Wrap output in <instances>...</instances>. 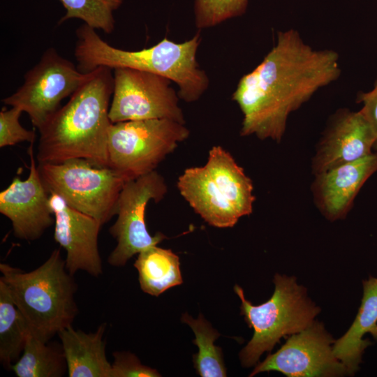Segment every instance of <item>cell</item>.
Wrapping results in <instances>:
<instances>
[{
  "mask_svg": "<svg viewBox=\"0 0 377 377\" xmlns=\"http://www.w3.org/2000/svg\"><path fill=\"white\" fill-rule=\"evenodd\" d=\"M182 321L192 329L195 338L193 343L198 348L193 355V366L202 377H225L227 376L222 350L214 344L219 333L204 318L201 313L197 319L184 313Z\"/></svg>",
  "mask_w": 377,
  "mask_h": 377,
  "instance_id": "obj_22",
  "label": "cell"
},
{
  "mask_svg": "<svg viewBox=\"0 0 377 377\" xmlns=\"http://www.w3.org/2000/svg\"><path fill=\"white\" fill-rule=\"evenodd\" d=\"M114 361L111 364L110 377H158L161 374L155 369L142 364L133 353L117 351L112 353Z\"/></svg>",
  "mask_w": 377,
  "mask_h": 377,
  "instance_id": "obj_26",
  "label": "cell"
},
{
  "mask_svg": "<svg viewBox=\"0 0 377 377\" xmlns=\"http://www.w3.org/2000/svg\"><path fill=\"white\" fill-rule=\"evenodd\" d=\"M182 196L208 224L232 228L253 211L251 179L221 146L209 151L206 164L186 169L177 180Z\"/></svg>",
  "mask_w": 377,
  "mask_h": 377,
  "instance_id": "obj_5",
  "label": "cell"
},
{
  "mask_svg": "<svg viewBox=\"0 0 377 377\" xmlns=\"http://www.w3.org/2000/svg\"><path fill=\"white\" fill-rule=\"evenodd\" d=\"M110 68L99 66L38 130V163L84 158L109 167L108 140L114 77Z\"/></svg>",
  "mask_w": 377,
  "mask_h": 377,
  "instance_id": "obj_2",
  "label": "cell"
},
{
  "mask_svg": "<svg viewBox=\"0 0 377 377\" xmlns=\"http://www.w3.org/2000/svg\"><path fill=\"white\" fill-rule=\"evenodd\" d=\"M341 71L335 51L313 49L296 30L279 31L275 45L232 95L243 114L240 135L279 142L289 114Z\"/></svg>",
  "mask_w": 377,
  "mask_h": 377,
  "instance_id": "obj_1",
  "label": "cell"
},
{
  "mask_svg": "<svg viewBox=\"0 0 377 377\" xmlns=\"http://www.w3.org/2000/svg\"><path fill=\"white\" fill-rule=\"evenodd\" d=\"M377 171V153L315 175L314 202L329 221L344 219L365 182Z\"/></svg>",
  "mask_w": 377,
  "mask_h": 377,
  "instance_id": "obj_16",
  "label": "cell"
},
{
  "mask_svg": "<svg viewBox=\"0 0 377 377\" xmlns=\"http://www.w3.org/2000/svg\"><path fill=\"white\" fill-rule=\"evenodd\" d=\"M114 70V88L109 109L112 123L168 119L185 124L178 92L171 80L155 73L130 68Z\"/></svg>",
  "mask_w": 377,
  "mask_h": 377,
  "instance_id": "obj_11",
  "label": "cell"
},
{
  "mask_svg": "<svg viewBox=\"0 0 377 377\" xmlns=\"http://www.w3.org/2000/svg\"><path fill=\"white\" fill-rule=\"evenodd\" d=\"M22 110L16 106L2 108L0 112V147L13 146L22 142L34 143L36 133L24 128L20 123Z\"/></svg>",
  "mask_w": 377,
  "mask_h": 377,
  "instance_id": "obj_25",
  "label": "cell"
},
{
  "mask_svg": "<svg viewBox=\"0 0 377 377\" xmlns=\"http://www.w3.org/2000/svg\"><path fill=\"white\" fill-rule=\"evenodd\" d=\"M66 9L65 15L59 20L60 24L68 20L79 19L94 29L111 34L114 29V12L123 0H59Z\"/></svg>",
  "mask_w": 377,
  "mask_h": 377,
  "instance_id": "obj_23",
  "label": "cell"
},
{
  "mask_svg": "<svg viewBox=\"0 0 377 377\" xmlns=\"http://www.w3.org/2000/svg\"><path fill=\"white\" fill-rule=\"evenodd\" d=\"M95 30L85 24L76 30L74 54L81 72L105 66L155 73L174 82L179 87V98L188 103L198 100L208 88V77L196 60L201 40L199 34L183 43L165 37L151 47L128 51L111 46Z\"/></svg>",
  "mask_w": 377,
  "mask_h": 377,
  "instance_id": "obj_3",
  "label": "cell"
},
{
  "mask_svg": "<svg viewBox=\"0 0 377 377\" xmlns=\"http://www.w3.org/2000/svg\"><path fill=\"white\" fill-rule=\"evenodd\" d=\"M359 102L362 103L360 110L372 128L376 141L374 149L377 150V80L374 88L364 93H361L358 97Z\"/></svg>",
  "mask_w": 377,
  "mask_h": 377,
  "instance_id": "obj_27",
  "label": "cell"
},
{
  "mask_svg": "<svg viewBox=\"0 0 377 377\" xmlns=\"http://www.w3.org/2000/svg\"><path fill=\"white\" fill-rule=\"evenodd\" d=\"M29 174L27 179L15 177L0 193V213L12 223L13 235L31 242L39 239L53 223L50 193L44 186L34 156V143L28 148Z\"/></svg>",
  "mask_w": 377,
  "mask_h": 377,
  "instance_id": "obj_13",
  "label": "cell"
},
{
  "mask_svg": "<svg viewBox=\"0 0 377 377\" xmlns=\"http://www.w3.org/2000/svg\"><path fill=\"white\" fill-rule=\"evenodd\" d=\"M89 73L81 72L54 47L47 49L39 61L24 76L22 86L1 100L5 105L20 108L38 130L61 107L85 81Z\"/></svg>",
  "mask_w": 377,
  "mask_h": 377,
  "instance_id": "obj_9",
  "label": "cell"
},
{
  "mask_svg": "<svg viewBox=\"0 0 377 377\" xmlns=\"http://www.w3.org/2000/svg\"><path fill=\"white\" fill-rule=\"evenodd\" d=\"M376 138L360 111L339 110L330 120L312 160L317 175L372 154Z\"/></svg>",
  "mask_w": 377,
  "mask_h": 377,
  "instance_id": "obj_15",
  "label": "cell"
},
{
  "mask_svg": "<svg viewBox=\"0 0 377 377\" xmlns=\"http://www.w3.org/2000/svg\"><path fill=\"white\" fill-rule=\"evenodd\" d=\"M195 23L198 29L216 26L246 11L248 0H193Z\"/></svg>",
  "mask_w": 377,
  "mask_h": 377,
  "instance_id": "obj_24",
  "label": "cell"
},
{
  "mask_svg": "<svg viewBox=\"0 0 377 377\" xmlns=\"http://www.w3.org/2000/svg\"><path fill=\"white\" fill-rule=\"evenodd\" d=\"M189 130L168 119H151L112 123L108 133V166L126 181L155 170Z\"/></svg>",
  "mask_w": 377,
  "mask_h": 377,
  "instance_id": "obj_7",
  "label": "cell"
},
{
  "mask_svg": "<svg viewBox=\"0 0 377 377\" xmlns=\"http://www.w3.org/2000/svg\"><path fill=\"white\" fill-rule=\"evenodd\" d=\"M47 191L61 197L73 209L101 226L116 215L119 193L126 182L110 167L96 166L84 158L38 163Z\"/></svg>",
  "mask_w": 377,
  "mask_h": 377,
  "instance_id": "obj_8",
  "label": "cell"
},
{
  "mask_svg": "<svg viewBox=\"0 0 377 377\" xmlns=\"http://www.w3.org/2000/svg\"><path fill=\"white\" fill-rule=\"evenodd\" d=\"M105 329L106 323H102L95 332L76 330L72 325L59 332L69 377H110L112 366L103 339Z\"/></svg>",
  "mask_w": 377,
  "mask_h": 377,
  "instance_id": "obj_18",
  "label": "cell"
},
{
  "mask_svg": "<svg viewBox=\"0 0 377 377\" xmlns=\"http://www.w3.org/2000/svg\"><path fill=\"white\" fill-rule=\"evenodd\" d=\"M363 294L356 317L346 333L333 343L335 357L345 367L348 376L359 369L365 349L372 343L363 337L370 333L377 341V278L362 281Z\"/></svg>",
  "mask_w": 377,
  "mask_h": 377,
  "instance_id": "obj_17",
  "label": "cell"
},
{
  "mask_svg": "<svg viewBox=\"0 0 377 377\" xmlns=\"http://www.w3.org/2000/svg\"><path fill=\"white\" fill-rule=\"evenodd\" d=\"M134 267L142 290L152 296L183 283L179 257L170 249L150 246L138 253Z\"/></svg>",
  "mask_w": 377,
  "mask_h": 377,
  "instance_id": "obj_19",
  "label": "cell"
},
{
  "mask_svg": "<svg viewBox=\"0 0 377 377\" xmlns=\"http://www.w3.org/2000/svg\"><path fill=\"white\" fill-rule=\"evenodd\" d=\"M274 291L271 298L260 305H253L244 297L238 285L234 290L242 304L241 314L253 329V335L240 351L242 366L252 367L265 352H270L280 339L300 332L309 326L320 312L307 295V290L299 285L295 276L276 274Z\"/></svg>",
  "mask_w": 377,
  "mask_h": 377,
  "instance_id": "obj_6",
  "label": "cell"
},
{
  "mask_svg": "<svg viewBox=\"0 0 377 377\" xmlns=\"http://www.w3.org/2000/svg\"><path fill=\"white\" fill-rule=\"evenodd\" d=\"M54 217V240L66 251V267L71 275L79 270L93 276L103 273L98 239L100 223L71 206L59 195L50 193Z\"/></svg>",
  "mask_w": 377,
  "mask_h": 377,
  "instance_id": "obj_14",
  "label": "cell"
},
{
  "mask_svg": "<svg viewBox=\"0 0 377 377\" xmlns=\"http://www.w3.org/2000/svg\"><path fill=\"white\" fill-rule=\"evenodd\" d=\"M1 279L24 316L30 333L48 342L72 325L78 310L75 300L77 285L66 267L60 249H54L36 269L25 272L0 263Z\"/></svg>",
  "mask_w": 377,
  "mask_h": 377,
  "instance_id": "obj_4",
  "label": "cell"
},
{
  "mask_svg": "<svg viewBox=\"0 0 377 377\" xmlns=\"http://www.w3.org/2000/svg\"><path fill=\"white\" fill-rule=\"evenodd\" d=\"M167 191L165 179L156 170L124 183L117 205V219L109 229L117 244L108 258V264L124 266L134 255L166 238L161 232L149 234L145 214L147 203L158 202Z\"/></svg>",
  "mask_w": 377,
  "mask_h": 377,
  "instance_id": "obj_10",
  "label": "cell"
},
{
  "mask_svg": "<svg viewBox=\"0 0 377 377\" xmlns=\"http://www.w3.org/2000/svg\"><path fill=\"white\" fill-rule=\"evenodd\" d=\"M29 332L6 283L0 279V361L10 370L20 357Z\"/></svg>",
  "mask_w": 377,
  "mask_h": 377,
  "instance_id": "obj_21",
  "label": "cell"
},
{
  "mask_svg": "<svg viewBox=\"0 0 377 377\" xmlns=\"http://www.w3.org/2000/svg\"><path fill=\"white\" fill-rule=\"evenodd\" d=\"M11 370L18 377H61L67 371L62 346L44 342L29 332L23 352Z\"/></svg>",
  "mask_w": 377,
  "mask_h": 377,
  "instance_id": "obj_20",
  "label": "cell"
},
{
  "mask_svg": "<svg viewBox=\"0 0 377 377\" xmlns=\"http://www.w3.org/2000/svg\"><path fill=\"white\" fill-rule=\"evenodd\" d=\"M335 340L325 325L315 320L302 331L290 335L274 353L257 364L250 374L276 371L288 377H339L348 375L335 357Z\"/></svg>",
  "mask_w": 377,
  "mask_h": 377,
  "instance_id": "obj_12",
  "label": "cell"
}]
</instances>
